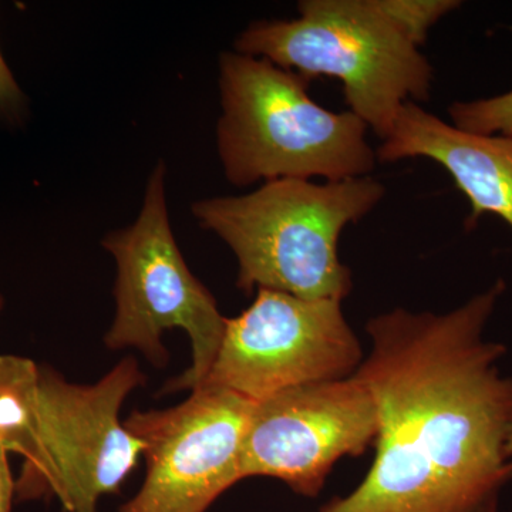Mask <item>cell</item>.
<instances>
[{
  "label": "cell",
  "mask_w": 512,
  "mask_h": 512,
  "mask_svg": "<svg viewBox=\"0 0 512 512\" xmlns=\"http://www.w3.org/2000/svg\"><path fill=\"white\" fill-rule=\"evenodd\" d=\"M507 285L498 279L446 313L404 308L366 323L355 376L375 402V460L319 512H497L512 483V377L484 338Z\"/></svg>",
  "instance_id": "6da1fadb"
},
{
  "label": "cell",
  "mask_w": 512,
  "mask_h": 512,
  "mask_svg": "<svg viewBox=\"0 0 512 512\" xmlns=\"http://www.w3.org/2000/svg\"><path fill=\"white\" fill-rule=\"evenodd\" d=\"M384 195L386 187L370 175L322 184L275 180L238 197L197 201L192 214L234 252L242 292L271 289L343 302L353 279L340 261L339 239Z\"/></svg>",
  "instance_id": "7a4b0ae2"
},
{
  "label": "cell",
  "mask_w": 512,
  "mask_h": 512,
  "mask_svg": "<svg viewBox=\"0 0 512 512\" xmlns=\"http://www.w3.org/2000/svg\"><path fill=\"white\" fill-rule=\"evenodd\" d=\"M309 83L262 57L222 53L217 146L229 183L345 181L375 170L366 123L320 106Z\"/></svg>",
  "instance_id": "3957f363"
},
{
  "label": "cell",
  "mask_w": 512,
  "mask_h": 512,
  "mask_svg": "<svg viewBox=\"0 0 512 512\" xmlns=\"http://www.w3.org/2000/svg\"><path fill=\"white\" fill-rule=\"evenodd\" d=\"M291 20H259L235 52L342 82L349 111L380 140L404 104L429 101L434 69L379 0H301Z\"/></svg>",
  "instance_id": "277c9868"
},
{
  "label": "cell",
  "mask_w": 512,
  "mask_h": 512,
  "mask_svg": "<svg viewBox=\"0 0 512 512\" xmlns=\"http://www.w3.org/2000/svg\"><path fill=\"white\" fill-rule=\"evenodd\" d=\"M165 168L158 164L131 227L111 232L103 247L116 259V318L104 343L110 350L136 349L163 367L168 353L164 332L183 329L191 342V366L165 384L164 393L194 390L214 365L227 319L211 292L192 275L175 242L164 190Z\"/></svg>",
  "instance_id": "5b68a950"
},
{
  "label": "cell",
  "mask_w": 512,
  "mask_h": 512,
  "mask_svg": "<svg viewBox=\"0 0 512 512\" xmlns=\"http://www.w3.org/2000/svg\"><path fill=\"white\" fill-rule=\"evenodd\" d=\"M144 382L134 357L93 384L40 367L36 450L16 480V498L56 497L64 511L97 512L100 498L116 493L143 457L144 443L120 410Z\"/></svg>",
  "instance_id": "8992f818"
},
{
  "label": "cell",
  "mask_w": 512,
  "mask_h": 512,
  "mask_svg": "<svg viewBox=\"0 0 512 512\" xmlns=\"http://www.w3.org/2000/svg\"><path fill=\"white\" fill-rule=\"evenodd\" d=\"M363 359L342 302L258 289L247 311L227 319L201 386L261 402L293 387L346 379Z\"/></svg>",
  "instance_id": "52a82bcc"
},
{
  "label": "cell",
  "mask_w": 512,
  "mask_h": 512,
  "mask_svg": "<svg viewBox=\"0 0 512 512\" xmlns=\"http://www.w3.org/2000/svg\"><path fill=\"white\" fill-rule=\"evenodd\" d=\"M254 403L201 386L171 409L131 413L124 424L144 443L147 471L120 512H207L242 481L239 460Z\"/></svg>",
  "instance_id": "ba28073f"
},
{
  "label": "cell",
  "mask_w": 512,
  "mask_h": 512,
  "mask_svg": "<svg viewBox=\"0 0 512 512\" xmlns=\"http://www.w3.org/2000/svg\"><path fill=\"white\" fill-rule=\"evenodd\" d=\"M376 436L375 402L355 376L293 387L254 403L239 474L276 478L315 498L340 458L362 456Z\"/></svg>",
  "instance_id": "9c48e42d"
},
{
  "label": "cell",
  "mask_w": 512,
  "mask_h": 512,
  "mask_svg": "<svg viewBox=\"0 0 512 512\" xmlns=\"http://www.w3.org/2000/svg\"><path fill=\"white\" fill-rule=\"evenodd\" d=\"M376 154L380 163L429 158L443 167L470 201L467 231L485 214L512 229V137L467 133L409 101Z\"/></svg>",
  "instance_id": "30bf717a"
},
{
  "label": "cell",
  "mask_w": 512,
  "mask_h": 512,
  "mask_svg": "<svg viewBox=\"0 0 512 512\" xmlns=\"http://www.w3.org/2000/svg\"><path fill=\"white\" fill-rule=\"evenodd\" d=\"M39 379L33 360L0 355V446L25 461L36 450Z\"/></svg>",
  "instance_id": "8fae6325"
},
{
  "label": "cell",
  "mask_w": 512,
  "mask_h": 512,
  "mask_svg": "<svg viewBox=\"0 0 512 512\" xmlns=\"http://www.w3.org/2000/svg\"><path fill=\"white\" fill-rule=\"evenodd\" d=\"M451 124L467 133L512 137V90L498 96L456 101L448 107Z\"/></svg>",
  "instance_id": "7c38bea8"
},
{
  "label": "cell",
  "mask_w": 512,
  "mask_h": 512,
  "mask_svg": "<svg viewBox=\"0 0 512 512\" xmlns=\"http://www.w3.org/2000/svg\"><path fill=\"white\" fill-rule=\"evenodd\" d=\"M384 12L399 25L416 46L426 42L430 29L460 8L458 0H379Z\"/></svg>",
  "instance_id": "4fadbf2b"
},
{
  "label": "cell",
  "mask_w": 512,
  "mask_h": 512,
  "mask_svg": "<svg viewBox=\"0 0 512 512\" xmlns=\"http://www.w3.org/2000/svg\"><path fill=\"white\" fill-rule=\"evenodd\" d=\"M22 101L23 94L18 83L0 53V114L6 117L18 116Z\"/></svg>",
  "instance_id": "5bb4252c"
},
{
  "label": "cell",
  "mask_w": 512,
  "mask_h": 512,
  "mask_svg": "<svg viewBox=\"0 0 512 512\" xmlns=\"http://www.w3.org/2000/svg\"><path fill=\"white\" fill-rule=\"evenodd\" d=\"M9 451L0 446V512H12L16 498V480L9 466Z\"/></svg>",
  "instance_id": "9a60e30c"
},
{
  "label": "cell",
  "mask_w": 512,
  "mask_h": 512,
  "mask_svg": "<svg viewBox=\"0 0 512 512\" xmlns=\"http://www.w3.org/2000/svg\"><path fill=\"white\" fill-rule=\"evenodd\" d=\"M510 453L512 454V431H511V439H510Z\"/></svg>",
  "instance_id": "2e32d148"
},
{
  "label": "cell",
  "mask_w": 512,
  "mask_h": 512,
  "mask_svg": "<svg viewBox=\"0 0 512 512\" xmlns=\"http://www.w3.org/2000/svg\"><path fill=\"white\" fill-rule=\"evenodd\" d=\"M2 306H3V299H2V295H0V309H2Z\"/></svg>",
  "instance_id": "e0dca14e"
}]
</instances>
